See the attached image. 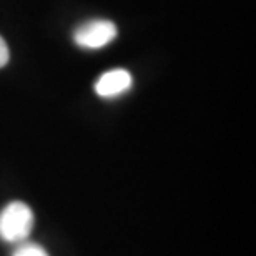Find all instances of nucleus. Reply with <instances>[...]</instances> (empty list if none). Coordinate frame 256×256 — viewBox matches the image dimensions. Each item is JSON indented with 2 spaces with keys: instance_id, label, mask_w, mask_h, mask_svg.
Returning <instances> with one entry per match:
<instances>
[{
  "instance_id": "nucleus-1",
  "label": "nucleus",
  "mask_w": 256,
  "mask_h": 256,
  "mask_svg": "<svg viewBox=\"0 0 256 256\" xmlns=\"http://www.w3.org/2000/svg\"><path fill=\"white\" fill-rule=\"evenodd\" d=\"M34 213L24 202H10L0 212V240L7 243L25 242L34 228Z\"/></svg>"
},
{
  "instance_id": "nucleus-5",
  "label": "nucleus",
  "mask_w": 256,
  "mask_h": 256,
  "mask_svg": "<svg viewBox=\"0 0 256 256\" xmlns=\"http://www.w3.org/2000/svg\"><path fill=\"white\" fill-rule=\"evenodd\" d=\"M8 57H10V54H8V47H7V44H5V40H4L2 37H0V68L7 65Z\"/></svg>"
},
{
  "instance_id": "nucleus-2",
  "label": "nucleus",
  "mask_w": 256,
  "mask_h": 256,
  "mask_svg": "<svg viewBox=\"0 0 256 256\" xmlns=\"http://www.w3.org/2000/svg\"><path fill=\"white\" fill-rule=\"evenodd\" d=\"M116 34H118L116 25L110 20H90V22L76 27L74 32V40L82 48L96 50L108 45L116 37Z\"/></svg>"
},
{
  "instance_id": "nucleus-4",
  "label": "nucleus",
  "mask_w": 256,
  "mask_h": 256,
  "mask_svg": "<svg viewBox=\"0 0 256 256\" xmlns=\"http://www.w3.org/2000/svg\"><path fill=\"white\" fill-rule=\"evenodd\" d=\"M14 256H48V253L42 246H38V244L25 243L14 253Z\"/></svg>"
},
{
  "instance_id": "nucleus-3",
  "label": "nucleus",
  "mask_w": 256,
  "mask_h": 256,
  "mask_svg": "<svg viewBox=\"0 0 256 256\" xmlns=\"http://www.w3.org/2000/svg\"><path fill=\"white\" fill-rule=\"evenodd\" d=\"M133 85V78L130 72L124 68H115L106 72L96 80L95 92L96 95L102 98H114L122 94H125L126 90H130Z\"/></svg>"
}]
</instances>
